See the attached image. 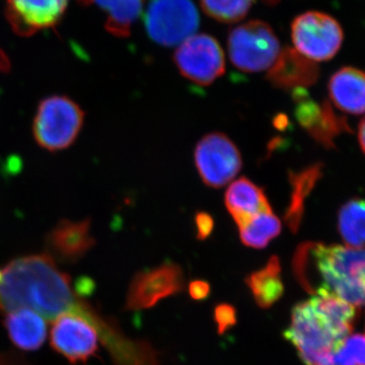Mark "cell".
<instances>
[{
    "instance_id": "10",
    "label": "cell",
    "mask_w": 365,
    "mask_h": 365,
    "mask_svg": "<svg viewBox=\"0 0 365 365\" xmlns=\"http://www.w3.org/2000/svg\"><path fill=\"white\" fill-rule=\"evenodd\" d=\"M51 329V346L71 364H86L98 349V329L76 314H64L55 319Z\"/></svg>"
},
{
    "instance_id": "17",
    "label": "cell",
    "mask_w": 365,
    "mask_h": 365,
    "mask_svg": "<svg viewBox=\"0 0 365 365\" xmlns=\"http://www.w3.org/2000/svg\"><path fill=\"white\" fill-rule=\"evenodd\" d=\"M294 98L297 103L295 116L299 124L321 143L331 144L332 137L340 130V122L334 116L330 106L316 104L307 98L304 88L294 90Z\"/></svg>"
},
{
    "instance_id": "7",
    "label": "cell",
    "mask_w": 365,
    "mask_h": 365,
    "mask_svg": "<svg viewBox=\"0 0 365 365\" xmlns=\"http://www.w3.org/2000/svg\"><path fill=\"white\" fill-rule=\"evenodd\" d=\"M292 38L300 54L312 61H327L339 51L344 35L340 24L332 16L307 11L292 23Z\"/></svg>"
},
{
    "instance_id": "2",
    "label": "cell",
    "mask_w": 365,
    "mask_h": 365,
    "mask_svg": "<svg viewBox=\"0 0 365 365\" xmlns=\"http://www.w3.org/2000/svg\"><path fill=\"white\" fill-rule=\"evenodd\" d=\"M292 264L295 277L311 294L365 306V249L304 242L295 251Z\"/></svg>"
},
{
    "instance_id": "1",
    "label": "cell",
    "mask_w": 365,
    "mask_h": 365,
    "mask_svg": "<svg viewBox=\"0 0 365 365\" xmlns=\"http://www.w3.org/2000/svg\"><path fill=\"white\" fill-rule=\"evenodd\" d=\"M21 309H32L50 322L61 314H78L98 329L117 365L138 364L139 348L76 294L71 277L57 267L50 255L21 257L0 270V312Z\"/></svg>"
},
{
    "instance_id": "25",
    "label": "cell",
    "mask_w": 365,
    "mask_h": 365,
    "mask_svg": "<svg viewBox=\"0 0 365 365\" xmlns=\"http://www.w3.org/2000/svg\"><path fill=\"white\" fill-rule=\"evenodd\" d=\"M333 365H365V335H349L338 348Z\"/></svg>"
},
{
    "instance_id": "19",
    "label": "cell",
    "mask_w": 365,
    "mask_h": 365,
    "mask_svg": "<svg viewBox=\"0 0 365 365\" xmlns=\"http://www.w3.org/2000/svg\"><path fill=\"white\" fill-rule=\"evenodd\" d=\"M246 283L259 307L262 309L272 307L284 292L278 257H271L265 267L252 273L247 278Z\"/></svg>"
},
{
    "instance_id": "8",
    "label": "cell",
    "mask_w": 365,
    "mask_h": 365,
    "mask_svg": "<svg viewBox=\"0 0 365 365\" xmlns=\"http://www.w3.org/2000/svg\"><path fill=\"white\" fill-rule=\"evenodd\" d=\"M182 76L197 85L208 86L225 71V54L217 41L206 34L192 35L174 54Z\"/></svg>"
},
{
    "instance_id": "14",
    "label": "cell",
    "mask_w": 365,
    "mask_h": 365,
    "mask_svg": "<svg viewBox=\"0 0 365 365\" xmlns=\"http://www.w3.org/2000/svg\"><path fill=\"white\" fill-rule=\"evenodd\" d=\"M93 245L95 240L91 237L88 220H62L48 237L50 252L61 260H78Z\"/></svg>"
},
{
    "instance_id": "13",
    "label": "cell",
    "mask_w": 365,
    "mask_h": 365,
    "mask_svg": "<svg viewBox=\"0 0 365 365\" xmlns=\"http://www.w3.org/2000/svg\"><path fill=\"white\" fill-rule=\"evenodd\" d=\"M319 67L292 48L280 51L275 64L269 69L267 78L276 88L297 90L313 85L319 78Z\"/></svg>"
},
{
    "instance_id": "6",
    "label": "cell",
    "mask_w": 365,
    "mask_h": 365,
    "mask_svg": "<svg viewBox=\"0 0 365 365\" xmlns=\"http://www.w3.org/2000/svg\"><path fill=\"white\" fill-rule=\"evenodd\" d=\"M144 24L151 40L172 47L194 35L199 14L191 0H151Z\"/></svg>"
},
{
    "instance_id": "3",
    "label": "cell",
    "mask_w": 365,
    "mask_h": 365,
    "mask_svg": "<svg viewBox=\"0 0 365 365\" xmlns=\"http://www.w3.org/2000/svg\"><path fill=\"white\" fill-rule=\"evenodd\" d=\"M330 295H314L294 307L285 338L306 365H333L343 341L351 334L356 309Z\"/></svg>"
},
{
    "instance_id": "20",
    "label": "cell",
    "mask_w": 365,
    "mask_h": 365,
    "mask_svg": "<svg viewBox=\"0 0 365 365\" xmlns=\"http://www.w3.org/2000/svg\"><path fill=\"white\" fill-rule=\"evenodd\" d=\"M81 4H97L107 13L106 30L117 37L130 35L132 26L143 11V0H79Z\"/></svg>"
},
{
    "instance_id": "5",
    "label": "cell",
    "mask_w": 365,
    "mask_h": 365,
    "mask_svg": "<svg viewBox=\"0 0 365 365\" xmlns=\"http://www.w3.org/2000/svg\"><path fill=\"white\" fill-rule=\"evenodd\" d=\"M230 61L244 72H259L272 66L280 43L268 24L251 21L232 29L227 41Z\"/></svg>"
},
{
    "instance_id": "22",
    "label": "cell",
    "mask_w": 365,
    "mask_h": 365,
    "mask_svg": "<svg viewBox=\"0 0 365 365\" xmlns=\"http://www.w3.org/2000/svg\"><path fill=\"white\" fill-rule=\"evenodd\" d=\"M280 220L274 215L272 209L259 213L245 223L240 228V237L242 244L254 249H263L267 247L274 237L281 232Z\"/></svg>"
},
{
    "instance_id": "11",
    "label": "cell",
    "mask_w": 365,
    "mask_h": 365,
    "mask_svg": "<svg viewBox=\"0 0 365 365\" xmlns=\"http://www.w3.org/2000/svg\"><path fill=\"white\" fill-rule=\"evenodd\" d=\"M184 284L182 269L174 263H165L139 272L129 288L126 309L131 311L150 309L160 300L181 292Z\"/></svg>"
},
{
    "instance_id": "31",
    "label": "cell",
    "mask_w": 365,
    "mask_h": 365,
    "mask_svg": "<svg viewBox=\"0 0 365 365\" xmlns=\"http://www.w3.org/2000/svg\"><path fill=\"white\" fill-rule=\"evenodd\" d=\"M265 1L269 2V4H274V2L277 1V0H265Z\"/></svg>"
},
{
    "instance_id": "30",
    "label": "cell",
    "mask_w": 365,
    "mask_h": 365,
    "mask_svg": "<svg viewBox=\"0 0 365 365\" xmlns=\"http://www.w3.org/2000/svg\"><path fill=\"white\" fill-rule=\"evenodd\" d=\"M287 117L283 116V115H281V116H278L277 118H276L275 126L277 127V128H285V126H287Z\"/></svg>"
},
{
    "instance_id": "23",
    "label": "cell",
    "mask_w": 365,
    "mask_h": 365,
    "mask_svg": "<svg viewBox=\"0 0 365 365\" xmlns=\"http://www.w3.org/2000/svg\"><path fill=\"white\" fill-rule=\"evenodd\" d=\"M318 168L302 170V172L290 173L289 181L292 187V201L285 213V222L288 227L294 232L299 230L304 213V199L313 188L317 178H318Z\"/></svg>"
},
{
    "instance_id": "12",
    "label": "cell",
    "mask_w": 365,
    "mask_h": 365,
    "mask_svg": "<svg viewBox=\"0 0 365 365\" xmlns=\"http://www.w3.org/2000/svg\"><path fill=\"white\" fill-rule=\"evenodd\" d=\"M6 16L14 32L28 36L56 25L68 0H6Z\"/></svg>"
},
{
    "instance_id": "9",
    "label": "cell",
    "mask_w": 365,
    "mask_h": 365,
    "mask_svg": "<svg viewBox=\"0 0 365 365\" xmlns=\"http://www.w3.org/2000/svg\"><path fill=\"white\" fill-rule=\"evenodd\" d=\"M195 163L201 179L209 187L222 188L242 169L241 153L222 133L204 136L195 150Z\"/></svg>"
},
{
    "instance_id": "15",
    "label": "cell",
    "mask_w": 365,
    "mask_h": 365,
    "mask_svg": "<svg viewBox=\"0 0 365 365\" xmlns=\"http://www.w3.org/2000/svg\"><path fill=\"white\" fill-rule=\"evenodd\" d=\"M329 95L341 111L365 114V72L355 67H343L329 81Z\"/></svg>"
},
{
    "instance_id": "24",
    "label": "cell",
    "mask_w": 365,
    "mask_h": 365,
    "mask_svg": "<svg viewBox=\"0 0 365 365\" xmlns=\"http://www.w3.org/2000/svg\"><path fill=\"white\" fill-rule=\"evenodd\" d=\"M206 14L222 23H235L242 20L254 0H200Z\"/></svg>"
},
{
    "instance_id": "28",
    "label": "cell",
    "mask_w": 365,
    "mask_h": 365,
    "mask_svg": "<svg viewBox=\"0 0 365 365\" xmlns=\"http://www.w3.org/2000/svg\"><path fill=\"white\" fill-rule=\"evenodd\" d=\"M189 294L193 299H205L210 294V285L202 280L192 281L189 285Z\"/></svg>"
},
{
    "instance_id": "27",
    "label": "cell",
    "mask_w": 365,
    "mask_h": 365,
    "mask_svg": "<svg viewBox=\"0 0 365 365\" xmlns=\"http://www.w3.org/2000/svg\"><path fill=\"white\" fill-rule=\"evenodd\" d=\"M197 237L199 240L207 239L213 230V220L208 213L199 212L196 215Z\"/></svg>"
},
{
    "instance_id": "16",
    "label": "cell",
    "mask_w": 365,
    "mask_h": 365,
    "mask_svg": "<svg viewBox=\"0 0 365 365\" xmlns=\"http://www.w3.org/2000/svg\"><path fill=\"white\" fill-rule=\"evenodd\" d=\"M225 202L239 227L259 213L271 210L263 189L247 178H241L228 187Z\"/></svg>"
},
{
    "instance_id": "29",
    "label": "cell",
    "mask_w": 365,
    "mask_h": 365,
    "mask_svg": "<svg viewBox=\"0 0 365 365\" xmlns=\"http://www.w3.org/2000/svg\"><path fill=\"white\" fill-rule=\"evenodd\" d=\"M359 141L360 148H361L362 151L365 153V117L362 119L361 123L359 124Z\"/></svg>"
},
{
    "instance_id": "18",
    "label": "cell",
    "mask_w": 365,
    "mask_h": 365,
    "mask_svg": "<svg viewBox=\"0 0 365 365\" xmlns=\"http://www.w3.org/2000/svg\"><path fill=\"white\" fill-rule=\"evenodd\" d=\"M4 324L9 339L20 349L33 351L44 344L47 337L46 319L32 309L11 312Z\"/></svg>"
},
{
    "instance_id": "21",
    "label": "cell",
    "mask_w": 365,
    "mask_h": 365,
    "mask_svg": "<svg viewBox=\"0 0 365 365\" xmlns=\"http://www.w3.org/2000/svg\"><path fill=\"white\" fill-rule=\"evenodd\" d=\"M338 230L346 246L365 249V200L354 198L341 207Z\"/></svg>"
},
{
    "instance_id": "4",
    "label": "cell",
    "mask_w": 365,
    "mask_h": 365,
    "mask_svg": "<svg viewBox=\"0 0 365 365\" xmlns=\"http://www.w3.org/2000/svg\"><path fill=\"white\" fill-rule=\"evenodd\" d=\"M85 113L71 98L52 96L40 103L34 118L36 143L48 151L66 150L74 143L83 128Z\"/></svg>"
},
{
    "instance_id": "26",
    "label": "cell",
    "mask_w": 365,
    "mask_h": 365,
    "mask_svg": "<svg viewBox=\"0 0 365 365\" xmlns=\"http://www.w3.org/2000/svg\"><path fill=\"white\" fill-rule=\"evenodd\" d=\"M215 319L216 325L218 327V333L223 334L227 332L228 329L232 328L237 323V314H235V307L227 304L216 307Z\"/></svg>"
}]
</instances>
